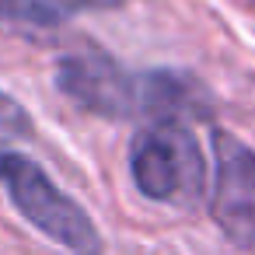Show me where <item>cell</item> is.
Here are the masks:
<instances>
[{
  "label": "cell",
  "mask_w": 255,
  "mask_h": 255,
  "mask_svg": "<svg viewBox=\"0 0 255 255\" xmlns=\"http://www.w3.org/2000/svg\"><path fill=\"white\" fill-rule=\"evenodd\" d=\"M119 0H60V11H74V7H116Z\"/></svg>",
  "instance_id": "cell-7"
},
{
  "label": "cell",
  "mask_w": 255,
  "mask_h": 255,
  "mask_svg": "<svg viewBox=\"0 0 255 255\" xmlns=\"http://www.w3.org/2000/svg\"><path fill=\"white\" fill-rule=\"evenodd\" d=\"M0 185H4L7 199L14 210L49 241L74 255H102L105 241L88 217V210L70 199L46 171L25 154L0 150Z\"/></svg>",
  "instance_id": "cell-2"
},
{
  "label": "cell",
  "mask_w": 255,
  "mask_h": 255,
  "mask_svg": "<svg viewBox=\"0 0 255 255\" xmlns=\"http://www.w3.org/2000/svg\"><path fill=\"white\" fill-rule=\"evenodd\" d=\"M63 18L53 0H0V25H28V28H56Z\"/></svg>",
  "instance_id": "cell-5"
},
{
  "label": "cell",
  "mask_w": 255,
  "mask_h": 255,
  "mask_svg": "<svg viewBox=\"0 0 255 255\" xmlns=\"http://www.w3.org/2000/svg\"><path fill=\"white\" fill-rule=\"evenodd\" d=\"M32 133H35V123L25 112V105L0 91V147L18 143V140H28Z\"/></svg>",
  "instance_id": "cell-6"
},
{
  "label": "cell",
  "mask_w": 255,
  "mask_h": 255,
  "mask_svg": "<svg viewBox=\"0 0 255 255\" xmlns=\"http://www.w3.org/2000/svg\"><path fill=\"white\" fill-rule=\"evenodd\" d=\"M129 178L154 203L178 210L199 206L206 196V161L199 140L182 123L143 126L129 140Z\"/></svg>",
  "instance_id": "cell-3"
},
{
  "label": "cell",
  "mask_w": 255,
  "mask_h": 255,
  "mask_svg": "<svg viewBox=\"0 0 255 255\" xmlns=\"http://www.w3.org/2000/svg\"><path fill=\"white\" fill-rule=\"evenodd\" d=\"M217 227L245 252H255V150L238 136L213 133V196Z\"/></svg>",
  "instance_id": "cell-4"
},
{
  "label": "cell",
  "mask_w": 255,
  "mask_h": 255,
  "mask_svg": "<svg viewBox=\"0 0 255 255\" xmlns=\"http://www.w3.org/2000/svg\"><path fill=\"white\" fill-rule=\"evenodd\" d=\"M56 88L84 112L105 119L182 123L206 112V91L196 77L175 70H126L105 53H74L56 63Z\"/></svg>",
  "instance_id": "cell-1"
}]
</instances>
